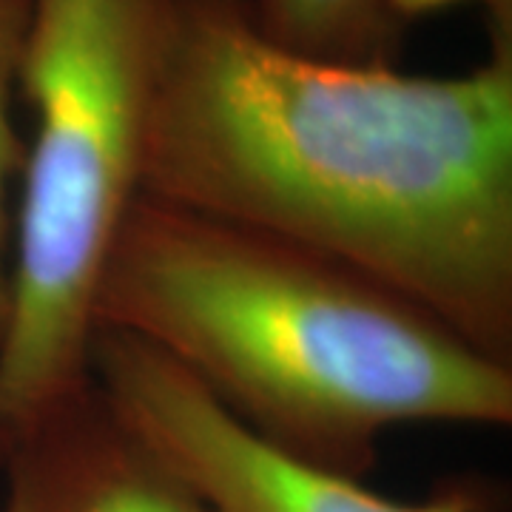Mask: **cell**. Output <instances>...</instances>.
Wrapping results in <instances>:
<instances>
[{"label": "cell", "instance_id": "obj_7", "mask_svg": "<svg viewBox=\"0 0 512 512\" xmlns=\"http://www.w3.org/2000/svg\"><path fill=\"white\" fill-rule=\"evenodd\" d=\"M29 26V0H0V336L9 322L12 305V239L15 220L9 191L23 171L26 143L20 140L12 106L18 94L20 55Z\"/></svg>", "mask_w": 512, "mask_h": 512}, {"label": "cell", "instance_id": "obj_6", "mask_svg": "<svg viewBox=\"0 0 512 512\" xmlns=\"http://www.w3.org/2000/svg\"><path fill=\"white\" fill-rule=\"evenodd\" d=\"M254 15L276 43L345 66H396L407 35L384 0H254Z\"/></svg>", "mask_w": 512, "mask_h": 512}, {"label": "cell", "instance_id": "obj_3", "mask_svg": "<svg viewBox=\"0 0 512 512\" xmlns=\"http://www.w3.org/2000/svg\"><path fill=\"white\" fill-rule=\"evenodd\" d=\"M157 23L160 0H29L18 94L35 131L0 336V458L92 382L103 274L146 194Z\"/></svg>", "mask_w": 512, "mask_h": 512}, {"label": "cell", "instance_id": "obj_1", "mask_svg": "<svg viewBox=\"0 0 512 512\" xmlns=\"http://www.w3.org/2000/svg\"><path fill=\"white\" fill-rule=\"evenodd\" d=\"M146 194L336 256L512 365V55L345 66L254 0H160Z\"/></svg>", "mask_w": 512, "mask_h": 512}, {"label": "cell", "instance_id": "obj_2", "mask_svg": "<svg viewBox=\"0 0 512 512\" xmlns=\"http://www.w3.org/2000/svg\"><path fill=\"white\" fill-rule=\"evenodd\" d=\"M188 370L259 439L365 478L399 424L512 421V365L336 256L143 194L114 242L97 330Z\"/></svg>", "mask_w": 512, "mask_h": 512}, {"label": "cell", "instance_id": "obj_5", "mask_svg": "<svg viewBox=\"0 0 512 512\" xmlns=\"http://www.w3.org/2000/svg\"><path fill=\"white\" fill-rule=\"evenodd\" d=\"M0 470V512H211L94 376L49 407Z\"/></svg>", "mask_w": 512, "mask_h": 512}, {"label": "cell", "instance_id": "obj_9", "mask_svg": "<svg viewBox=\"0 0 512 512\" xmlns=\"http://www.w3.org/2000/svg\"><path fill=\"white\" fill-rule=\"evenodd\" d=\"M490 55H512V0H493L487 9Z\"/></svg>", "mask_w": 512, "mask_h": 512}, {"label": "cell", "instance_id": "obj_4", "mask_svg": "<svg viewBox=\"0 0 512 512\" xmlns=\"http://www.w3.org/2000/svg\"><path fill=\"white\" fill-rule=\"evenodd\" d=\"M92 376L211 512H484L481 484H453L424 501H396L362 478L291 456L231 416L163 350L120 330H97Z\"/></svg>", "mask_w": 512, "mask_h": 512}, {"label": "cell", "instance_id": "obj_8", "mask_svg": "<svg viewBox=\"0 0 512 512\" xmlns=\"http://www.w3.org/2000/svg\"><path fill=\"white\" fill-rule=\"evenodd\" d=\"M464 3H481L484 15L490 9L493 0H384L387 12L393 15V20L407 29L413 20L427 18V15H436V12H444V9H453V6H464Z\"/></svg>", "mask_w": 512, "mask_h": 512}]
</instances>
